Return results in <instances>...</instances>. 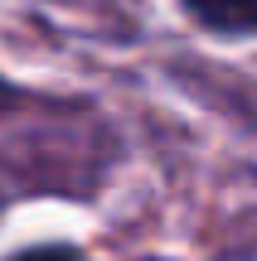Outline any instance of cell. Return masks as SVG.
<instances>
[{
  "mask_svg": "<svg viewBox=\"0 0 257 261\" xmlns=\"http://www.w3.org/2000/svg\"><path fill=\"white\" fill-rule=\"evenodd\" d=\"M199 24L219 34H252L257 29V0H184Z\"/></svg>",
  "mask_w": 257,
  "mask_h": 261,
  "instance_id": "obj_1",
  "label": "cell"
},
{
  "mask_svg": "<svg viewBox=\"0 0 257 261\" xmlns=\"http://www.w3.org/2000/svg\"><path fill=\"white\" fill-rule=\"evenodd\" d=\"M10 261H87V256H78L73 247H34V252H19Z\"/></svg>",
  "mask_w": 257,
  "mask_h": 261,
  "instance_id": "obj_2",
  "label": "cell"
},
{
  "mask_svg": "<svg viewBox=\"0 0 257 261\" xmlns=\"http://www.w3.org/2000/svg\"><path fill=\"white\" fill-rule=\"evenodd\" d=\"M5 107H10V87L0 83V112H5Z\"/></svg>",
  "mask_w": 257,
  "mask_h": 261,
  "instance_id": "obj_3",
  "label": "cell"
}]
</instances>
